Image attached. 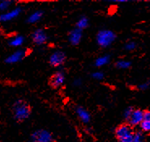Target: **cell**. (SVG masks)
I'll use <instances>...</instances> for the list:
<instances>
[{
  "instance_id": "obj_1",
  "label": "cell",
  "mask_w": 150,
  "mask_h": 142,
  "mask_svg": "<svg viewBox=\"0 0 150 142\" xmlns=\"http://www.w3.org/2000/svg\"><path fill=\"white\" fill-rule=\"evenodd\" d=\"M12 111H13L15 119L18 121H22L28 118L31 112V109L29 105L26 102L19 99L16 101L13 104Z\"/></svg>"
},
{
  "instance_id": "obj_2",
  "label": "cell",
  "mask_w": 150,
  "mask_h": 142,
  "mask_svg": "<svg viewBox=\"0 0 150 142\" xmlns=\"http://www.w3.org/2000/svg\"><path fill=\"white\" fill-rule=\"evenodd\" d=\"M116 39V35L111 30H101L97 35V43L102 48H107L112 45Z\"/></svg>"
},
{
  "instance_id": "obj_3",
  "label": "cell",
  "mask_w": 150,
  "mask_h": 142,
  "mask_svg": "<svg viewBox=\"0 0 150 142\" xmlns=\"http://www.w3.org/2000/svg\"><path fill=\"white\" fill-rule=\"evenodd\" d=\"M115 136L119 142H132L134 133L130 126L122 125L116 128Z\"/></svg>"
},
{
  "instance_id": "obj_4",
  "label": "cell",
  "mask_w": 150,
  "mask_h": 142,
  "mask_svg": "<svg viewBox=\"0 0 150 142\" xmlns=\"http://www.w3.org/2000/svg\"><path fill=\"white\" fill-rule=\"evenodd\" d=\"M32 142H53L52 134L45 129H39L31 135Z\"/></svg>"
},
{
  "instance_id": "obj_5",
  "label": "cell",
  "mask_w": 150,
  "mask_h": 142,
  "mask_svg": "<svg viewBox=\"0 0 150 142\" xmlns=\"http://www.w3.org/2000/svg\"><path fill=\"white\" fill-rule=\"evenodd\" d=\"M66 60V55L63 51H55L50 55L49 59L50 64L54 67L62 66Z\"/></svg>"
},
{
  "instance_id": "obj_6",
  "label": "cell",
  "mask_w": 150,
  "mask_h": 142,
  "mask_svg": "<svg viewBox=\"0 0 150 142\" xmlns=\"http://www.w3.org/2000/svg\"><path fill=\"white\" fill-rule=\"evenodd\" d=\"M26 56V51L24 49H18L16 52L11 53L10 56H8L5 59V62L7 64H14V63L19 62L21 60L25 58Z\"/></svg>"
},
{
  "instance_id": "obj_7",
  "label": "cell",
  "mask_w": 150,
  "mask_h": 142,
  "mask_svg": "<svg viewBox=\"0 0 150 142\" xmlns=\"http://www.w3.org/2000/svg\"><path fill=\"white\" fill-rule=\"evenodd\" d=\"M32 40L36 45H42L45 44V41H47V35L45 34L44 30L37 29L32 34Z\"/></svg>"
},
{
  "instance_id": "obj_8",
  "label": "cell",
  "mask_w": 150,
  "mask_h": 142,
  "mask_svg": "<svg viewBox=\"0 0 150 142\" xmlns=\"http://www.w3.org/2000/svg\"><path fill=\"white\" fill-rule=\"evenodd\" d=\"M144 112L143 111H141L140 109H136L133 111L132 114L128 120V121H129L130 125L132 126L140 125L144 119Z\"/></svg>"
},
{
  "instance_id": "obj_9",
  "label": "cell",
  "mask_w": 150,
  "mask_h": 142,
  "mask_svg": "<svg viewBox=\"0 0 150 142\" xmlns=\"http://www.w3.org/2000/svg\"><path fill=\"white\" fill-rule=\"evenodd\" d=\"M65 82V74L63 71H58L56 72L50 79V85L54 88L60 87Z\"/></svg>"
},
{
  "instance_id": "obj_10",
  "label": "cell",
  "mask_w": 150,
  "mask_h": 142,
  "mask_svg": "<svg viewBox=\"0 0 150 142\" xmlns=\"http://www.w3.org/2000/svg\"><path fill=\"white\" fill-rule=\"evenodd\" d=\"M82 30H80L79 28H76L72 31H71L68 36V41L72 45H77L82 39Z\"/></svg>"
},
{
  "instance_id": "obj_11",
  "label": "cell",
  "mask_w": 150,
  "mask_h": 142,
  "mask_svg": "<svg viewBox=\"0 0 150 142\" xmlns=\"http://www.w3.org/2000/svg\"><path fill=\"white\" fill-rule=\"evenodd\" d=\"M21 9L20 7H16L15 9L11 10H9L6 13H4L3 15H1V21L3 22H7V21H10L11 20H13L15 18H16L21 14Z\"/></svg>"
},
{
  "instance_id": "obj_12",
  "label": "cell",
  "mask_w": 150,
  "mask_h": 142,
  "mask_svg": "<svg viewBox=\"0 0 150 142\" xmlns=\"http://www.w3.org/2000/svg\"><path fill=\"white\" fill-rule=\"evenodd\" d=\"M76 112L78 117L80 118V120H82V122H84V124H87V123L90 121L91 115L89 114V112L85 108H82V107H77L76 108Z\"/></svg>"
},
{
  "instance_id": "obj_13",
  "label": "cell",
  "mask_w": 150,
  "mask_h": 142,
  "mask_svg": "<svg viewBox=\"0 0 150 142\" xmlns=\"http://www.w3.org/2000/svg\"><path fill=\"white\" fill-rule=\"evenodd\" d=\"M24 41H25V38L22 36H15L10 39L8 44L11 47H19L24 44Z\"/></svg>"
},
{
  "instance_id": "obj_14",
  "label": "cell",
  "mask_w": 150,
  "mask_h": 142,
  "mask_svg": "<svg viewBox=\"0 0 150 142\" xmlns=\"http://www.w3.org/2000/svg\"><path fill=\"white\" fill-rule=\"evenodd\" d=\"M42 15H43L42 11H40V10L35 11L28 16L27 19V22L28 24H35L42 19Z\"/></svg>"
},
{
  "instance_id": "obj_15",
  "label": "cell",
  "mask_w": 150,
  "mask_h": 142,
  "mask_svg": "<svg viewBox=\"0 0 150 142\" xmlns=\"http://www.w3.org/2000/svg\"><path fill=\"white\" fill-rule=\"evenodd\" d=\"M110 56L109 55H103L99 57L95 60V66L97 67H102V66L107 65L110 62Z\"/></svg>"
},
{
  "instance_id": "obj_16",
  "label": "cell",
  "mask_w": 150,
  "mask_h": 142,
  "mask_svg": "<svg viewBox=\"0 0 150 142\" xmlns=\"http://www.w3.org/2000/svg\"><path fill=\"white\" fill-rule=\"evenodd\" d=\"M88 25V20L87 17L83 16L80 17L76 23V28H79L80 30H83L85 28H87Z\"/></svg>"
},
{
  "instance_id": "obj_17",
  "label": "cell",
  "mask_w": 150,
  "mask_h": 142,
  "mask_svg": "<svg viewBox=\"0 0 150 142\" xmlns=\"http://www.w3.org/2000/svg\"><path fill=\"white\" fill-rule=\"evenodd\" d=\"M132 65V63L129 61H127V60H120L119 62H117L116 64H115V66L117 68H119V69H127V68H129L130 66Z\"/></svg>"
},
{
  "instance_id": "obj_18",
  "label": "cell",
  "mask_w": 150,
  "mask_h": 142,
  "mask_svg": "<svg viewBox=\"0 0 150 142\" xmlns=\"http://www.w3.org/2000/svg\"><path fill=\"white\" fill-rule=\"evenodd\" d=\"M140 128L143 132H150V120H144L143 122L140 124Z\"/></svg>"
},
{
  "instance_id": "obj_19",
  "label": "cell",
  "mask_w": 150,
  "mask_h": 142,
  "mask_svg": "<svg viewBox=\"0 0 150 142\" xmlns=\"http://www.w3.org/2000/svg\"><path fill=\"white\" fill-rule=\"evenodd\" d=\"M11 4V1H7V0L1 1V3H0V10H2V11H5V10L8 9V7H10Z\"/></svg>"
},
{
  "instance_id": "obj_20",
  "label": "cell",
  "mask_w": 150,
  "mask_h": 142,
  "mask_svg": "<svg viewBox=\"0 0 150 142\" xmlns=\"http://www.w3.org/2000/svg\"><path fill=\"white\" fill-rule=\"evenodd\" d=\"M144 136L142 132H137L134 133V136H133L132 142H143Z\"/></svg>"
},
{
  "instance_id": "obj_21",
  "label": "cell",
  "mask_w": 150,
  "mask_h": 142,
  "mask_svg": "<svg viewBox=\"0 0 150 142\" xmlns=\"http://www.w3.org/2000/svg\"><path fill=\"white\" fill-rule=\"evenodd\" d=\"M124 48L127 51H132V50H134L136 48V44L134 41L127 42L125 45V46H124Z\"/></svg>"
},
{
  "instance_id": "obj_22",
  "label": "cell",
  "mask_w": 150,
  "mask_h": 142,
  "mask_svg": "<svg viewBox=\"0 0 150 142\" xmlns=\"http://www.w3.org/2000/svg\"><path fill=\"white\" fill-rule=\"evenodd\" d=\"M133 111H134V110H133L132 108H127V109H125V111L123 112V116L128 120L130 119V117H131Z\"/></svg>"
},
{
  "instance_id": "obj_23",
  "label": "cell",
  "mask_w": 150,
  "mask_h": 142,
  "mask_svg": "<svg viewBox=\"0 0 150 142\" xmlns=\"http://www.w3.org/2000/svg\"><path fill=\"white\" fill-rule=\"evenodd\" d=\"M92 77L96 80H101L104 78V73L101 72V71H97L92 74Z\"/></svg>"
},
{
  "instance_id": "obj_24",
  "label": "cell",
  "mask_w": 150,
  "mask_h": 142,
  "mask_svg": "<svg viewBox=\"0 0 150 142\" xmlns=\"http://www.w3.org/2000/svg\"><path fill=\"white\" fill-rule=\"evenodd\" d=\"M138 87H139V89H140V90H147V89L149 87V83H142V84H140V86H139Z\"/></svg>"
},
{
  "instance_id": "obj_25",
  "label": "cell",
  "mask_w": 150,
  "mask_h": 142,
  "mask_svg": "<svg viewBox=\"0 0 150 142\" xmlns=\"http://www.w3.org/2000/svg\"><path fill=\"white\" fill-rule=\"evenodd\" d=\"M73 85L74 86H76V87H79V86H80V85H81V79H80V78H76V79L74 80Z\"/></svg>"
},
{
  "instance_id": "obj_26",
  "label": "cell",
  "mask_w": 150,
  "mask_h": 142,
  "mask_svg": "<svg viewBox=\"0 0 150 142\" xmlns=\"http://www.w3.org/2000/svg\"><path fill=\"white\" fill-rule=\"evenodd\" d=\"M144 120H150V111H144Z\"/></svg>"
}]
</instances>
